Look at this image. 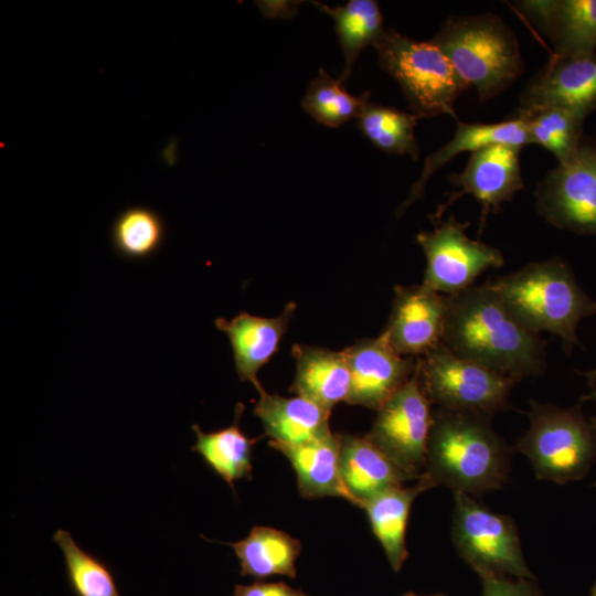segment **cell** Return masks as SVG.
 I'll return each mask as SVG.
<instances>
[{
  "instance_id": "27",
  "label": "cell",
  "mask_w": 596,
  "mask_h": 596,
  "mask_svg": "<svg viewBox=\"0 0 596 596\" xmlns=\"http://www.w3.org/2000/svg\"><path fill=\"white\" fill-rule=\"evenodd\" d=\"M517 115L526 123L531 145L535 143L549 150L558 164L568 163L576 157L584 137V116L560 106H547Z\"/></svg>"
},
{
  "instance_id": "30",
  "label": "cell",
  "mask_w": 596,
  "mask_h": 596,
  "mask_svg": "<svg viewBox=\"0 0 596 596\" xmlns=\"http://www.w3.org/2000/svg\"><path fill=\"white\" fill-rule=\"evenodd\" d=\"M369 98V92L360 96L351 95L342 82L320 68L309 83L301 106L318 123L328 127H340L350 119H358Z\"/></svg>"
},
{
  "instance_id": "19",
  "label": "cell",
  "mask_w": 596,
  "mask_h": 596,
  "mask_svg": "<svg viewBox=\"0 0 596 596\" xmlns=\"http://www.w3.org/2000/svg\"><path fill=\"white\" fill-rule=\"evenodd\" d=\"M296 363L290 391L322 408L347 402L351 389V373L344 350L296 343L291 348Z\"/></svg>"
},
{
  "instance_id": "21",
  "label": "cell",
  "mask_w": 596,
  "mask_h": 596,
  "mask_svg": "<svg viewBox=\"0 0 596 596\" xmlns=\"http://www.w3.org/2000/svg\"><path fill=\"white\" fill-rule=\"evenodd\" d=\"M268 444L291 464L302 498L338 497L349 501L340 475V434L329 432L299 445Z\"/></svg>"
},
{
  "instance_id": "11",
  "label": "cell",
  "mask_w": 596,
  "mask_h": 596,
  "mask_svg": "<svg viewBox=\"0 0 596 596\" xmlns=\"http://www.w3.org/2000/svg\"><path fill=\"white\" fill-rule=\"evenodd\" d=\"M432 422V403L422 390L417 364L412 377L376 411L365 436L400 469L418 480L425 471Z\"/></svg>"
},
{
  "instance_id": "29",
  "label": "cell",
  "mask_w": 596,
  "mask_h": 596,
  "mask_svg": "<svg viewBox=\"0 0 596 596\" xmlns=\"http://www.w3.org/2000/svg\"><path fill=\"white\" fill-rule=\"evenodd\" d=\"M166 233V223L156 210L148 206H130L115 219L111 226V244L121 257L143 260L161 248Z\"/></svg>"
},
{
  "instance_id": "7",
  "label": "cell",
  "mask_w": 596,
  "mask_h": 596,
  "mask_svg": "<svg viewBox=\"0 0 596 596\" xmlns=\"http://www.w3.org/2000/svg\"><path fill=\"white\" fill-rule=\"evenodd\" d=\"M422 390L437 407L493 415L509 408L518 380L454 354L443 343L418 358Z\"/></svg>"
},
{
  "instance_id": "26",
  "label": "cell",
  "mask_w": 596,
  "mask_h": 596,
  "mask_svg": "<svg viewBox=\"0 0 596 596\" xmlns=\"http://www.w3.org/2000/svg\"><path fill=\"white\" fill-rule=\"evenodd\" d=\"M243 409L244 406L237 404L233 423L215 432L204 433L199 425L192 426L196 436L192 450L231 487L234 481L249 479L252 475V449L256 439L247 437L240 427Z\"/></svg>"
},
{
  "instance_id": "24",
  "label": "cell",
  "mask_w": 596,
  "mask_h": 596,
  "mask_svg": "<svg viewBox=\"0 0 596 596\" xmlns=\"http://www.w3.org/2000/svg\"><path fill=\"white\" fill-rule=\"evenodd\" d=\"M234 550L242 576L264 579L297 576L296 561L301 544L290 534L270 526H253L243 540L227 543Z\"/></svg>"
},
{
  "instance_id": "1",
  "label": "cell",
  "mask_w": 596,
  "mask_h": 596,
  "mask_svg": "<svg viewBox=\"0 0 596 596\" xmlns=\"http://www.w3.org/2000/svg\"><path fill=\"white\" fill-rule=\"evenodd\" d=\"M441 343L459 358L521 380L544 373L545 341L525 328L489 284L447 296Z\"/></svg>"
},
{
  "instance_id": "4",
  "label": "cell",
  "mask_w": 596,
  "mask_h": 596,
  "mask_svg": "<svg viewBox=\"0 0 596 596\" xmlns=\"http://www.w3.org/2000/svg\"><path fill=\"white\" fill-rule=\"evenodd\" d=\"M430 41L480 102L502 93L524 68L513 31L492 13L450 15Z\"/></svg>"
},
{
  "instance_id": "16",
  "label": "cell",
  "mask_w": 596,
  "mask_h": 596,
  "mask_svg": "<svg viewBox=\"0 0 596 596\" xmlns=\"http://www.w3.org/2000/svg\"><path fill=\"white\" fill-rule=\"evenodd\" d=\"M296 310L297 304L291 301L276 317L242 311L230 320L215 319V328L230 340L238 379L252 383L256 391L263 387L257 373L278 351Z\"/></svg>"
},
{
  "instance_id": "3",
  "label": "cell",
  "mask_w": 596,
  "mask_h": 596,
  "mask_svg": "<svg viewBox=\"0 0 596 596\" xmlns=\"http://www.w3.org/2000/svg\"><path fill=\"white\" fill-rule=\"evenodd\" d=\"M489 284L525 328L558 336L567 354L579 344L578 322L596 313V301L579 287L568 264L560 257L529 263Z\"/></svg>"
},
{
  "instance_id": "17",
  "label": "cell",
  "mask_w": 596,
  "mask_h": 596,
  "mask_svg": "<svg viewBox=\"0 0 596 596\" xmlns=\"http://www.w3.org/2000/svg\"><path fill=\"white\" fill-rule=\"evenodd\" d=\"M517 7L550 39L555 55L585 57L596 50V0H526Z\"/></svg>"
},
{
  "instance_id": "33",
  "label": "cell",
  "mask_w": 596,
  "mask_h": 596,
  "mask_svg": "<svg viewBox=\"0 0 596 596\" xmlns=\"http://www.w3.org/2000/svg\"><path fill=\"white\" fill-rule=\"evenodd\" d=\"M232 596H309L300 589L277 582H256L251 585H236Z\"/></svg>"
},
{
  "instance_id": "12",
  "label": "cell",
  "mask_w": 596,
  "mask_h": 596,
  "mask_svg": "<svg viewBox=\"0 0 596 596\" xmlns=\"http://www.w3.org/2000/svg\"><path fill=\"white\" fill-rule=\"evenodd\" d=\"M520 152L519 147L500 143L470 152L465 169L448 177L455 191L432 219L440 220L449 205L462 195L471 194L481 204V233L489 213L498 212L504 202L511 201L524 187Z\"/></svg>"
},
{
  "instance_id": "20",
  "label": "cell",
  "mask_w": 596,
  "mask_h": 596,
  "mask_svg": "<svg viewBox=\"0 0 596 596\" xmlns=\"http://www.w3.org/2000/svg\"><path fill=\"white\" fill-rule=\"evenodd\" d=\"M498 143L519 148L531 145L524 118L517 115L512 119L496 124H467L457 120L453 138L425 159L419 178L412 185L407 198L397 207V217L402 216L414 202L422 198L429 178L454 157L464 151L472 152Z\"/></svg>"
},
{
  "instance_id": "8",
  "label": "cell",
  "mask_w": 596,
  "mask_h": 596,
  "mask_svg": "<svg viewBox=\"0 0 596 596\" xmlns=\"http://www.w3.org/2000/svg\"><path fill=\"white\" fill-rule=\"evenodd\" d=\"M451 539L459 556L479 575L532 578L512 518L466 493H454Z\"/></svg>"
},
{
  "instance_id": "2",
  "label": "cell",
  "mask_w": 596,
  "mask_h": 596,
  "mask_svg": "<svg viewBox=\"0 0 596 596\" xmlns=\"http://www.w3.org/2000/svg\"><path fill=\"white\" fill-rule=\"evenodd\" d=\"M491 415L436 407L425 471L436 486L479 497L502 488L511 450L491 425Z\"/></svg>"
},
{
  "instance_id": "36",
  "label": "cell",
  "mask_w": 596,
  "mask_h": 596,
  "mask_svg": "<svg viewBox=\"0 0 596 596\" xmlns=\"http://www.w3.org/2000/svg\"><path fill=\"white\" fill-rule=\"evenodd\" d=\"M590 424H592V426L594 427V429L596 430V416H593V417L590 418Z\"/></svg>"
},
{
  "instance_id": "23",
  "label": "cell",
  "mask_w": 596,
  "mask_h": 596,
  "mask_svg": "<svg viewBox=\"0 0 596 596\" xmlns=\"http://www.w3.org/2000/svg\"><path fill=\"white\" fill-rule=\"evenodd\" d=\"M436 487L435 482L423 473L415 485L389 488L364 505L372 532L382 545L385 556L394 572H398L405 563L406 525L414 500L423 492Z\"/></svg>"
},
{
  "instance_id": "31",
  "label": "cell",
  "mask_w": 596,
  "mask_h": 596,
  "mask_svg": "<svg viewBox=\"0 0 596 596\" xmlns=\"http://www.w3.org/2000/svg\"><path fill=\"white\" fill-rule=\"evenodd\" d=\"M53 541L63 553L66 577L75 596H119L108 566L81 549L70 532L56 530Z\"/></svg>"
},
{
  "instance_id": "28",
  "label": "cell",
  "mask_w": 596,
  "mask_h": 596,
  "mask_svg": "<svg viewBox=\"0 0 596 596\" xmlns=\"http://www.w3.org/2000/svg\"><path fill=\"white\" fill-rule=\"evenodd\" d=\"M419 118L412 113L373 103H364L358 117L361 132L379 149L417 159L419 148L414 129Z\"/></svg>"
},
{
  "instance_id": "6",
  "label": "cell",
  "mask_w": 596,
  "mask_h": 596,
  "mask_svg": "<svg viewBox=\"0 0 596 596\" xmlns=\"http://www.w3.org/2000/svg\"><path fill=\"white\" fill-rule=\"evenodd\" d=\"M374 47L380 67L400 84L412 114L419 119L440 114L457 119L455 102L468 87L430 40L387 30Z\"/></svg>"
},
{
  "instance_id": "14",
  "label": "cell",
  "mask_w": 596,
  "mask_h": 596,
  "mask_svg": "<svg viewBox=\"0 0 596 596\" xmlns=\"http://www.w3.org/2000/svg\"><path fill=\"white\" fill-rule=\"evenodd\" d=\"M351 389L345 403L379 411L414 374L418 358L396 353L380 334L344 349Z\"/></svg>"
},
{
  "instance_id": "32",
  "label": "cell",
  "mask_w": 596,
  "mask_h": 596,
  "mask_svg": "<svg viewBox=\"0 0 596 596\" xmlns=\"http://www.w3.org/2000/svg\"><path fill=\"white\" fill-rule=\"evenodd\" d=\"M482 596H542L532 578H517L505 575L485 574Z\"/></svg>"
},
{
  "instance_id": "13",
  "label": "cell",
  "mask_w": 596,
  "mask_h": 596,
  "mask_svg": "<svg viewBox=\"0 0 596 596\" xmlns=\"http://www.w3.org/2000/svg\"><path fill=\"white\" fill-rule=\"evenodd\" d=\"M446 315V295L422 284L396 285L391 312L381 334L400 355L421 358L441 343Z\"/></svg>"
},
{
  "instance_id": "15",
  "label": "cell",
  "mask_w": 596,
  "mask_h": 596,
  "mask_svg": "<svg viewBox=\"0 0 596 596\" xmlns=\"http://www.w3.org/2000/svg\"><path fill=\"white\" fill-rule=\"evenodd\" d=\"M560 106L585 118L596 109V53L585 57L553 54L520 97L518 113Z\"/></svg>"
},
{
  "instance_id": "18",
  "label": "cell",
  "mask_w": 596,
  "mask_h": 596,
  "mask_svg": "<svg viewBox=\"0 0 596 596\" xmlns=\"http://www.w3.org/2000/svg\"><path fill=\"white\" fill-rule=\"evenodd\" d=\"M340 475L349 501L360 508L380 492L413 480L366 436L340 434Z\"/></svg>"
},
{
  "instance_id": "10",
  "label": "cell",
  "mask_w": 596,
  "mask_h": 596,
  "mask_svg": "<svg viewBox=\"0 0 596 596\" xmlns=\"http://www.w3.org/2000/svg\"><path fill=\"white\" fill-rule=\"evenodd\" d=\"M454 215L432 232H421L416 241L426 257L422 285L435 292L453 296L473 286L480 274L503 266L502 253L486 243L471 240Z\"/></svg>"
},
{
  "instance_id": "5",
  "label": "cell",
  "mask_w": 596,
  "mask_h": 596,
  "mask_svg": "<svg viewBox=\"0 0 596 596\" xmlns=\"http://www.w3.org/2000/svg\"><path fill=\"white\" fill-rule=\"evenodd\" d=\"M584 400L571 408L531 401L530 425L515 450L528 457L538 479L565 485L590 470L596 430L582 412Z\"/></svg>"
},
{
  "instance_id": "25",
  "label": "cell",
  "mask_w": 596,
  "mask_h": 596,
  "mask_svg": "<svg viewBox=\"0 0 596 596\" xmlns=\"http://www.w3.org/2000/svg\"><path fill=\"white\" fill-rule=\"evenodd\" d=\"M334 21L336 33L344 56L340 82L350 78L360 53L368 45L375 46L383 38V17L377 2L373 0H349L341 7H329L313 2Z\"/></svg>"
},
{
  "instance_id": "37",
  "label": "cell",
  "mask_w": 596,
  "mask_h": 596,
  "mask_svg": "<svg viewBox=\"0 0 596 596\" xmlns=\"http://www.w3.org/2000/svg\"><path fill=\"white\" fill-rule=\"evenodd\" d=\"M590 596H596V582L592 588V593H590Z\"/></svg>"
},
{
  "instance_id": "22",
  "label": "cell",
  "mask_w": 596,
  "mask_h": 596,
  "mask_svg": "<svg viewBox=\"0 0 596 596\" xmlns=\"http://www.w3.org/2000/svg\"><path fill=\"white\" fill-rule=\"evenodd\" d=\"M259 398L253 413L263 425L269 441L280 445H299L331 432V412L300 397L270 394L264 387L257 391Z\"/></svg>"
},
{
  "instance_id": "9",
  "label": "cell",
  "mask_w": 596,
  "mask_h": 596,
  "mask_svg": "<svg viewBox=\"0 0 596 596\" xmlns=\"http://www.w3.org/2000/svg\"><path fill=\"white\" fill-rule=\"evenodd\" d=\"M534 195L538 214L551 225L596 235V137H583L576 157L549 171Z\"/></svg>"
},
{
  "instance_id": "35",
  "label": "cell",
  "mask_w": 596,
  "mask_h": 596,
  "mask_svg": "<svg viewBox=\"0 0 596 596\" xmlns=\"http://www.w3.org/2000/svg\"><path fill=\"white\" fill-rule=\"evenodd\" d=\"M403 596H418L412 592L404 594ZM428 596H447L445 594H436V595H428Z\"/></svg>"
},
{
  "instance_id": "34",
  "label": "cell",
  "mask_w": 596,
  "mask_h": 596,
  "mask_svg": "<svg viewBox=\"0 0 596 596\" xmlns=\"http://www.w3.org/2000/svg\"><path fill=\"white\" fill-rule=\"evenodd\" d=\"M586 375H587V377L589 380L590 386L594 387V382L596 380V370L594 372L587 373Z\"/></svg>"
}]
</instances>
